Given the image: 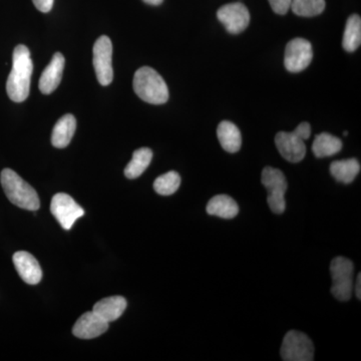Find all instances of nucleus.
I'll return each instance as SVG.
<instances>
[{"instance_id": "f257e3e1", "label": "nucleus", "mask_w": 361, "mask_h": 361, "mask_svg": "<svg viewBox=\"0 0 361 361\" xmlns=\"http://www.w3.org/2000/svg\"><path fill=\"white\" fill-rule=\"evenodd\" d=\"M32 71L30 49L25 45H18L13 51V68L6 82L7 94L11 101L23 103L30 96Z\"/></svg>"}, {"instance_id": "f03ea898", "label": "nucleus", "mask_w": 361, "mask_h": 361, "mask_svg": "<svg viewBox=\"0 0 361 361\" xmlns=\"http://www.w3.org/2000/svg\"><path fill=\"white\" fill-rule=\"evenodd\" d=\"M2 188L13 205L28 211L39 210L40 201L37 191L11 169H4L0 175Z\"/></svg>"}, {"instance_id": "7ed1b4c3", "label": "nucleus", "mask_w": 361, "mask_h": 361, "mask_svg": "<svg viewBox=\"0 0 361 361\" xmlns=\"http://www.w3.org/2000/svg\"><path fill=\"white\" fill-rule=\"evenodd\" d=\"M133 87L137 96L146 103L163 104L168 102L167 84L164 78L149 66H142L135 71Z\"/></svg>"}, {"instance_id": "20e7f679", "label": "nucleus", "mask_w": 361, "mask_h": 361, "mask_svg": "<svg viewBox=\"0 0 361 361\" xmlns=\"http://www.w3.org/2000/svg\"><path fill=\"white\" fill-rule=\"evenodd\" d=\"M353 261L345 257H336L331 261L330 273L332 277V295L339 301H348L353 290Z\"/></svg>"}, {"instance_id": "39448f33", "label": "nucleus", "mask_w": 361, "mask_h": 361, "mask_svg": "<svg viewBox=\"0 0 361 361\" xmlns=\"http://www.w3.org/2000/svg\"><path fill=\"white\" fill-rule=\"evenodd\" d=\"M261 182L267 190V203L271 211L275 214L284 213L286 210L285 193L287 190V182L282 171L272 167L264 168Z\"/></svg>"}, {"instance_id": "423d86ee", "label": "nucleus", "mask_w": 361, "mask_h": 361, "mask_svg": "<svg viewBox=\"0 0 361 361\" xmlns=\"http://www.w3.org/2000/svg\"><path fill=\"white\" fill-rule=\"evenodd\" d=\"M280 353L284 361H312L314 345L303 332L290 330L284 337Z\"/></svg>"}, {"instance_id": "0eeeda50", "label": "nucleus", "mask_w": 361, "mask_h": 361, "mask_svg": "<svg viewBox=\"0 0 361 361\" xmlns=\"http://www.w3.org/2000/svg\"><path fill=\"white\" fill-rule=\"evenodd\" d=\"M94 71L97 80L102 85H109L113 82V44L110 37L102 35L97 39L94 45Z\"/></svg>"}, {"instance_id": "6e6552de", "label": "nucleus", "mask_w": 361, "mask_h": 361, "mask_svg": "<svg viewBox=\"0 0 361 361\" xmlns=\"http://www.w3.org/2000/svg\"><path fill=\"white\" fill-rule=\"evenodd\" d=\"M313 59L312 45L307 39H294L286 45L284 66L289 73H300L310 66Z\"/></svg>"}, {"instance_id": "1a4fd4ad", "label": "nucleus", "mask_w": 361, "mask_h": 361, "mask_svg": "<svg viewBox=\"0 0 361 361\" xmlns=\"http://www.w3.org/2000/svg\"><path fill=\"white\" fill-rule=\"evenodd\" d=\"M51 212L65 230H71L78 218L85 215V210L70 195L59 193L52 197Z\"/></svg>"}, {"instance_id": "9d476101", "label": "nucleus", "mask_w": 361, "mask_h": 361, "mask_svg": "<svg viewBox=\"0 0 361 361\" xmlns=\"http://www.w3.org/2000/svg\"><path fill=\"white\" fill-rule=\"evenodd\" d=\"M217 18L231 35H239L248 27L250 23V13L241 2L226 4L217 11Z\"/></svg>"}, {"instance_id": "9b49d317", "label": "nucleus", "mask_w": 361, "mask_h": 361, "mask_svg": "<svg viewBox=\"0 0 361 361\" xmlns=\"http://www.w3.org/2000/svg\"><path fill=\"white\" fill-rule=\"evenodd\" d=\"M275 145L285 160L290 163H299L306 155L304 140L294 132H279L275 137Z\"/></svg>"}, {"instance_id": "f8f14e48", "label": "nucleus", "mask_w": 361, "mask_h": 361, "mask_svg": "<svg viewBox=\"0 0 361 361\" xmlns=\"http://www.w3.org/2000/svg\"><path fill=\"white\" fill-rule=\"evenodd\" d=\"M108 329L109 322L90 311L78 318L73 325V334L78 338L92 339L101 336Z\"/></svg>"}, {"instance_id": "ddd939ff", "label": "nucleus", "mask_w": 361, "mask_h": 361, "mask_svg": "<svg viewBox=\"0 0 361 361\" xmlns=\"http://www.w3.org/2000/svg\"><path fill=\"white\" fill-rule=\"evenodd\" d=\"M13 260L16 271L25 283H39L42 278V270L35 256L26 251H18L14 253Z\"/></svg>"}, {"instance_id": "4468645a", "label": "nucleus", "mask_w": 361, "mask_h": 361, "mask_svg": "<svg viewBox=\"0 0 361 361\" xmlns=\"http://www.w3.org/2000/svg\"><path fill=\"white\" fill-rule=\"evenodd\" d=\"M66 59L61 52H56L49 65L42 71L39 87L44 94H51L61 84L65 70Z\"/></svg>"}, {"instance_id": "2eb2a0df", "label": "nucleus", "mask_w": 361, "mask_h": 361, "mask_svg": "<svg viewBox=\"0 0 361 361\" xmlns=\"http://www.w3.org/2000/svg\"><path fill=\"white\" fill-rule=\"evenodd\" d=\"M77 129V120L71 114L61 116L54 126L51 135L52 146L58 149L68 147Z\"/></svg>"}, {"instance_id": "dca6fc26", "label": "nucleus", "mask_w": 361, "mask_h": 361, "mask_svg": "<svg viewBox=\"0 0 361 361\" xmlns=\"http://www.w3.org/2000/svg\"><path fill=\"white\" fill-rule=\"evenodd\" d=\"M127 300L123 296H111L102 299L94 304V311L106 322H113L118 319L127 308Z\"/></svg>"}, {"instance_id": "f3484780", "label": "nucleus", "mask_w": 361, "mask_h": 361, "mask_svg": "<svg viewBox=\"0 0 361 361\" xmlns=\"http://www.w3.org/2000/svg\"><path fill=\"white\" fill-rule=\"evenodd\" d=\"M217 137L222 148L228 153H237L242 146V135L235 123L223 121L218 126Z\"/></svg>"}, {"instance_id": "a211bd4d", "label": "nucleus", "mask_w": 361, "mask_h": 361, "mask_svg": "<svg viewBox=\"0 0 361 361\" xmlns=\"http://www.w3.org/2000/svg\"><path fill=\"white\" fill-rule=\"evenodd\" d=\"M206 210L209 215L229 220L238 215L239 207L231 197L227 195H217L209 201Z\"/></svg>"}, {"instance_id": "6ab92c4d", "label": "nucleus", "mask_w": 361, "mask_h": 361, "mask_svg": "<svg viewBox=\"0 0 361 361\" xmlns=\"http://www.w3.org/2000/svg\"><path fill=\"white\" fill-rule=\"evenodd\" d=\"M360 172V164L356 159L336 161L330 165V173L337 182L350 184Z\"/></svg>"}, {"instance_id": "aec40b11", "label": "nucleus", "mask_w": 361, "mask_h": 361, "mask_svg": "<svg viewBox=\"0 0 361 361\" xmlns=\"http://www.w3.org/2000/svg\"><path fill=\"white\" fill-rule=\"evenodd\" d=\"M341 140L329 133L316 135L312 144V152L316 158H325V157L336 155L341 151Z\"/></svg>"}, {"instance_id": "412c9836", "label": "nucleus", "mask_w": 361, "mask_h": 361, "mask_svg": "<svg viewBox=\"0 0 361 361\" xmlns=\"http://www.w3.org/2000/svg\"><path fill=\"white\" fill-rule=\"evenodd\" d=\"M153 159V152L149 148L135 149L133 159L125 169V176L128 179H137L147 170Z\"/></svg>"}, {"instance_id": "4be33fe9", "label": "nucleus", "mask_w": 361, "mask_h": 361, "mask_svg": "<svg viewBox=\"0 0 361 361\" xmlns=\"http://www.w3.org/2000/svg\"><path fill=\"white\" fill-rule=\"evenodd\" d=\"M361 44V18L357 14L349 16L344 30L342 47L346 51H355Z\"/></svg>"}, {"instance_id": "5701e85b", "label": "nucleus", "mask_w": 361, "mask_h": 361, "mask_svg": "<svg viewBox=\"0 0 361 361\" xmlns=\"http://www.w3.org/2000/svg\"><path fill=\"white\" fill-rule=\"evenodd\" d=\"M325 6V0H292L290 8L296 16L313 18L322 14Z\"/></svg>"}, {"instance_id": "b1692460", "label": "nucleus", "mask_w": 361, "mask_h": 361, "mask_svg": "<svg viewBox=\"0 0 361 361\" xmlns=\"http://www.w3.org/2000/svg\"><path fill=\"white\" fill-rule=\"evenodd\" d=\"M180 186V177L175 171L157 178L154 182V189L161 196H171L178 191Z\"/></svg>"}, {"instance_id": "393cba45", "label": "nucleus", "mask_w": 361, "mask_h": 361, "mask_svg": "<svg viewBox=\"0 0 361 361\" xmlns=\"http://www.w3.org/2000/svg\"><path fill=\"white\" fill-rule=\"evenodd\" d=\"M292 0H269L271 7L275 13L284 16L291 7Z\"/></svg>"}, {"instance_id": "a878e982", "label": "nucleus", "mask_w": 361, "mask_h": 361, "mask_svg": "<svg viewBox=\"0 0 361 361\" xmlns=\"http://www.w3.org/2000/svg\"><path fill=\"white\" fill-rule=\"evenodd\" d=\"M293 132L295 133L298 137H300L301 139L304 140V141H306V140L310 139L311 135L310 123H301L300 125L297 126L296 129L294 130Z\"/></svg>"}, {"instance_id": "bb28decb", "label": "nucleus", "mask_w": 361, "mask_h": 361, "mask_svg": "<svg viewBox=\"0 0 361 361\" xmlns=\"http://www.w3.org/2000/svg\"><path fill=\"white\" fill-rule=\"evenodd\" d=\"M54 0H32L35 6L42 13H49L54 6Z\"/></svg>"}, {"instance_id": "cd10ccee", "label": "nucleus", "mask_w": 361, "mask_h": 361, "mask_svg": "<svg viewBox=\"0 0 361 361\" xmlns=\"http://www.w3.org/2000/svg\"><path fill=\"white\" fill-rule=\"evenodd\" d=\"M360 285H361V274L358 273L357 279H356V285H355V294L356 297L358 299H361V290H360Z\"/></svg>"}, {"instance_id": "c85d7f7f", "label": "nucleus", "mask_w": 361, "mask_h": 361, "mask_svg": "<svg viewBox=\"0 0 361 361\" xmlns=\"http://www.w3.org/2000/svg\"><path fill=\"white\" fill-rule=\"evenodd\" d=\"M146 4H151V6H160L164 0H144Z\"/></svg>"}, {"instance_id": "c756f323", "label": "nucleus", "mask_w": 361, "mask_h": 361, "mask_svg": "<svg viewBox=\"0 0 361 361\" xmlns=\"http://www.w3.org/2000/svg\"><path fill=\"white\" fill-rule=\"evenodd\" d=\"M343 135H348V132H346V130H345V132H344V134H343Z\"/></svg>"}]
</instances>
